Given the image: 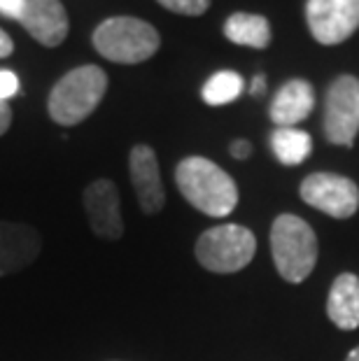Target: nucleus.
<instances>
[{"instance_id":"nucleus-23","label":"nucleus","mask_w":359,"mask_h":361,"mask_svg":"<svg viewBox=\"0 0 359 361\" xmlns=\"http://www.w3.org/2000/svg\"><path fill=\"white\" fill-rule=\"evenodd\" d=\"M12 51H14V42H12V37L7 35L3 28H0V59H7Z\"/></svg>"},{"instance_id":"nucleus-8","label":"nucleus","mask_w":359,"mask_h":361,"mask_svg":"<svg viewBox=\"0 0 359 361\" xmlns=\"http://www.w3.org/2000/svg\"><path fill=\"white\" fill-rule=\"evenodd\" d=\"M305 21L320 44H341L359 28V0H308Z\"/></svg>"},{"instance_id":"nucleus-1","label":"nucleus","mask_w":359,"mask_h":361,"mask_svg":"<svg viewBox=\"0 0 359 361\" xmlns=\"http://www.w3.org/2000/svg\"><path fill=\"white\" fill-rule=\"evenodd\" d=\"M182 198L208 217H226L238 205V187L217 164L205 157H187L175 168Z\"/></svg>"},{"instance_id":"nucleus-10","label":"nucleus","mask_w":359,"mask_h":361,"mask_svg":"<svg viewBox=\"0 0 359 361\" xmlns=\"http://www.w3.org/2000/svg\"><path fill=\"white\" fill-rule=\"evenodd\" d=\"M21 26L44 47H59L68 37V12L59 0H24Z\"/></svg>"},{"instance_id":"nucleus-7","label":"nucleus","mask_w":359,"mask_h":361,"mask_svg":"<svg viewBox=\"0 0 359 361\" xmlns=\"http://www.w3.org/2000/svg\"><path fill=\"white\" fill-rule=\"evenodd\" d=\"M301 198L320 212L336 219L353 217L359 207V187L343 175L312 173L301 182Z\"/></svg>"},{"instance_id":"nucleus-19","label":"nucleus","mask_w":359,"mask_h":361,"mask_svg":"<svg viewBox=\"0 0 359 361\" xmlns=\"http://www.w3.org/2000/svg\"><path fill=\"white\" fill-rule=\"evenodd\" d=\"M19 94V78L12 71H0V101L7 103V98Z\"/></svg>"},{"instance_id":"nucleus-18","label":"nucleus","mask_w":359,"mask_h":361,"mask_svg":"<svg viewBox=\"0 0 359 361\" xmlns=\"http://www.w3.org/2000/svg\"><path fill=\"white\" fill-rule=\"evenodd\" d=\"M159 5H164L166 10L175 14H185V17H198L210 7V0H159Z\"/></svg>"},{"instance_id":"nucleus-4","label":"nucleus","mask_w":359,"mask_h":361,"mask_svg":"<svg viewBox=\"0 0 359 361\" xmlns=\"http://www.w3.org/2000/svg\"><path fill=\"white\" fill-rule=\"evenodd\" d=\"M94 47L96 51L114 63H142L152 59L162 44L157 28L135 17H112L105 19L94 30Z\"/></svg>"},{"instance_id":"nucleus-2","label":"nucleus","mask_w":359,"mask_h":361,"mask_svg":"<svg viewBox=\"0 0 359 361\" xmlns=\"http://www.w3.org/2000/svg\"><path fill=\"white\" fill-rule=\"evenodd\" d=\"M108 75L98 66H80L66 73L49 94V117L61 126H78L101 105Z\"/></svg>"},{"instance_id":"nucleus-15","label":"nucleus","mask_w":359,"mask_h":361,"mask_svg":"<svg viewBox=\"0 0 359 361\" xmlns=\"http://www.w3.org/2000/svg\"><path fill=\"white\" fill-rule=\"evenodd\" d=\"M224 35L233 44L266 49L271 42V26H269V19L266 17L248 14V12H236L224 21Z\"/></svg>"},{"instance_id":"nucleus-24","label":"nucleus","mask_w":359,"mask_h":361,"mask_svg":"<svg viewBox=\"0 0 359 361\" xmlns=\"http://www.w3.org/2000/svg\"><path fill=\"white\" fill-rule=\"evenodd\" d=\"M266 91V80H264V75H257L255 80H252V84H250V94L252 96H262Z\"/></svg>"},{"instance_id":"nucleus-3","label":"nucleus","mask_w":359,"mask_h":361,"mask_svg":"<svg viewBox=\"0 0 359 361\" xmlns=\"http://www.w3.org/2000/svg\"><path fill=\"white\" fill-rule=\"evenodd\" d=\"M271 255L282 280L303 282L317 261L315 231L296 214H280L271 226Z\"/></svg>"},{"instance_id":"nucleus-20","label":"nucleus","mask_w":359,"mask_h":361,"mask_svg":"<svg viewBox=\"0 0 359 361\" xmlns=\"http://www.w3.org/2000/svg\"><path fill=\"white\" fill-rule=\"evenodd\" d=\"M21 7H24V0H0V14L10 19L21 17Z\"/></svg>"},{"instance_id":"nucleus-21","label":"nucleus","mask_w":359,"mask_h":361,"mask_svg":"<svg viewBox=\"0 0 359 361\" xmlns=\"http://www.w3.org/2000/svg\"><path fill=\"white\" fill-rule=\"evenodd\" d=\"M252 152V145L248 140H236L231 145V157L233 159H248Z\"/></svg>"},{"instance_id":"nucleus-16","label":"nucleus","mask_w":359,"mask_h":361,"mask_svg":"<svg viewBox=\"0 0 359 361\" xmlns=\"http://www.w3.org/2000/svg\"><path fill=\"white\" fill-rule=\"evenodd\" d=\"M273 154L282 166H301L312 152V137L301 128H276L271 133Z\"/></svg>"},{"instance_id":"nucleus-25","label":"nucleus","mask_w":359,"mask_h":361,"mask_svg":"<svg viewBox=\"0 0 359 361\" xmlns=\"http://www.w3.org/2000/svg\"><path fill=\"white\" fill-rule=\"evenodd\" d=\"M346 361H359V348H355L353 352H350V355H348V359Z\"/></svg>"},{"instance_id":"nucleus-5","label":"nucleus","mask_w":359,"mask_h":361,"mask_svg":"<svg viewBox=\"0 0 359 361\" xmlns=\"http://www.w3.org/2000/svg\"><path fill=\"white\" fill-rule=\"evenodd\" d=\"M257 252V238L245 226L221 224L196 240V259L210 273H238Z\"/></svg>"},{"instance_id":"nucleus-13","label":"nucleus","mask_w":359,"mask_h":361,"mask_svg":"<svg viewBox=\"0 0 359 361\" xmlns=\"http://www.w3.org/2000/svg\"><path fill=\"white\" fill-rule=\"evenodd\" d=\"M315 107V89L305 80H289L271 103V119L278 128H292L310 117Z\"/></svg>"},{"instance_id":"nucleus-9","label":"nucleus","mask_w":359,"mask_h":361,"mask_svg":"<svg viewBox=\"0 0 359 361\" xmlns=\"http://www.w3.org/2000/svg\"><path fill=\"white\" fill-rule=\"evenodd\" d=\"M84 207L91 231L105 240H119L124 233V221L119 212V191L110 180L91 182L84 191Z\"/></svg>"},{"instance_id":"nucleus-14","label":"nucleus","mask_w":359,"mask_h":361,"mask_svg":"<svg viewBox=\"0 0 359 361\" xmlns=\"http://www.w3.org/2000/svg\"><path fill=\"white\" fill-rule=\"evenodd\" d=\"M327 314L343 331H353L359 326V278L353 273H343L334 280Z\"/></svg>"},{"instance_id":"nucleus-22","label":"nucleus","mask_w":359,"mask_h":361,"mask_svg":"<svg viewBox=\"0 0 359 361\" xmlns=\"http://www.w3.org/2000/svg\"><path fill=\"white\" fill-rule=\"evenodd\" d=\"M10 124H12V107L0 101V135L10 128Z\"/></svg>"},{"instance_id":"nucleus-17","label":"nucleus","mask_w":359,"mask_h":361,"mask_svg":"<svg viewBox=\"0 0 359 361\" xmlns=\"http://www.w3.org/2000/svg\"><path fill=\"white\" fill-rule=\"evenodd\" d=\"M243 89H245V82L238 73L233 71H219L215 73L212 78L203 84V101L208 105H226V103H233L236 98L243 94Z\"/></svg>"},{"instance_id":"nucleus-6","label":"nucleus","mask_w":359,"mask_h":361,"mask_svg":"<svg viewBox=\"0 0 359 361\" xmlns=\"http://www.w3.org/2000/svg\"><path fill=\"white\" fill-rule=\"evenodd\" d=\"M359 133V80L341 75L327 89L324 101V135L331 145L353 147Z\"/></svg>"},{"instance_id":"nucleus-12","label":"nucleus","mask_w":359,"mask_h":361,"mask_svg":"<svg viewBox=\"0 0 359 361\" xmlns=\"http://www.w3.org/2000/svg\"><path fill=\"white\" fill-rule=\"evenodd\" d=\"M42 250V235L33 226L0 221V275H12L33 264Z\"/></svg>"},{"instance_id":"nucleus-11","label":"nucleus","mask_w":359,"mask_h":361,"mask_svg":"<svg viewBox=\"0 0 359 361\" xmlns=\"http://www.w3.org/2000/svg\"><path fill=\"white\" fill-rule=\"evenodd\" d=\"M128 171L140 207L147 214H157L166 203V191L154 149L147 145H135L128 154Z\"/></svg>"}]
</instances>
